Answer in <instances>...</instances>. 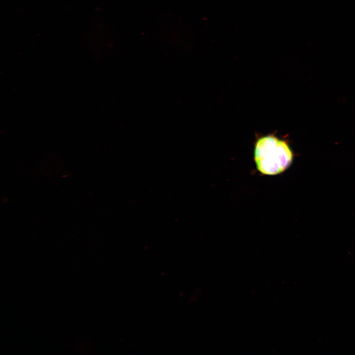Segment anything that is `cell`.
Instances as JSON below:
<instances>
[{"label":"cell","mask_w":355,"mask_h":355,"mask_svg":"<svg viewBox=\"0 0 355 355\" xmlns=\"http://www.w3.org/2000/svg\"><path fill=\"white\" fill-rule=\"evenodd\" d=\"M293 153L287 141L270 134L258 138L255 144L254 159L261 174H281L291 164Z\"/></svg>","instance_id":"obj_1"}]
</instances>
